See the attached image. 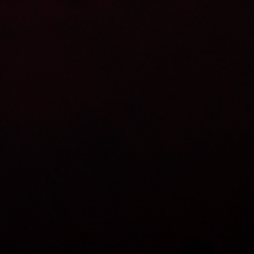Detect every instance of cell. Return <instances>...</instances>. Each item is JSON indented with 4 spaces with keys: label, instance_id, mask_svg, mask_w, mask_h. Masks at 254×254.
Returning a JSON list of instances; mask_svg holds the SVG:
<instances>
[]
</instances>
